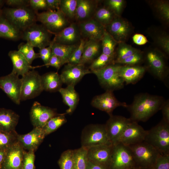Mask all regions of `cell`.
Wrapping results in <instances>:
<instances>
[{
  "instance_id": "6da1fadb",
  "label": "cell",
  "mask_w": 169,
  "mask_h": 169,
  "mask_svg": "<svg viewBox=\"0 0 169 169\" xmlns=\"http://www.w3.org/2000/svg\"><path fill=\"white\" fill-rule=\"evenodd\" d=\"M165 100L161 96L145 93L138 94L126 108L131 121L145 122L161 110Z\"/></svg>"
},
{
  "instance_id": "7a4b0ae2",
  "label": "cell",
  "mask_w": 169,
  "mask_h": 169,
  "mask_svg": "<svg viewBox=\"0 0 169 169\" xmlns=\"http://www.w3.org/2000/svg\"><path fill=\"white\" fill-rule=\"evenodd\" d=\"M145 141L156 149L162 155H169V123L163 120L147 131Z\"/></svg>"
},
{
  "instance_id": "3957f363",
  "label": "cell",
  "mask_w": 169,
  "mask_h": 169,
  "mask_svg": "<svg viewBox=\"0 0 169 169\" xmlns=\"http://www.w3.org/2000/svg\"><path fill=\"white\" fill-rule=\"evenodd\" d=\"M121 65L112 64L100 69L92 71L97 77L100 84L106 90L120 89L125 82L119 74Z\"/></svg>"
},
{
  "instance_id": "277c9868",
  "label": "cell",
  "mask_w": 169,
  "mask_h": 169,
  "mask_svg": "<svg viewBox=\"0 0 169 169\" xmlns=\"http://www.w3.org/2000/svg\"><path fill=\"white\" fill-rule=\"evenodd\" d=\"M81 142V146L87 149L99 146L112 145L108 136L105 124L87 125L82 130Z\"/></svg>"
},
{
  "instance_id": "5b68a950",
  "label": "cell",
  "mask_w": 169,
  "mask_h": 169,
  "mask_svg": "<svg viewBox=\"0 0 169 169\" xmlns=\"http://www.w3.org/2000/svg\"><path fill=\"white\" fill-rule=\"evenodd\" d=\"M128 146L132 152L137 168H151L161 155L154 147L144 141Z\"/></svg>"
},
{
  "instance_id": "8992f818",
  "label": "cell",
  "mask_w": 169,
  "mask_h": 169,
  "mask_svg": "<svg viewBox=\"0 0 169 169\" xmlns=\"http://www.w3.org/2000/svg\"><path fill=\"white\" fill-rule=\"evenodd\" d=\"M37 13L28 7L8 8L5 11L6 19L21 32L36 23Z\"/></svg>"
},
{
  "instance_id": "52a82bcc",
  "label": "cell",
  "mask_w": 169,
  "mask_h": 169,
  "mask_svg": "<svg viewBox=\"0 0 169 169\" xmlns=\"http://www.w3.org/2000/svg\"><path fill=\"white\" fill-rule=\"evenodd\" d=\"M36 16L37 21L41 22L50 33L54 34L71 23L60 9L37 13Z\"/></svg>"
},
{
  "instance_id": "ba28073f",
  "label": "cell",
  "mask_w": 169,
  "mask_h": 169,
  "mask_svg": "<svg viewBox=\"0 0 169 169\" xmlns=\"http://www.w3.org/2000/svg\"><path fill=\"white\" fill-rule=\"evenodd\" d=\"M135 168L137 167L130 147L120 143L113 145L109 169Z\"/></svg>"
},
{
  "instance_id": "9c48e42d",
  "label": "cell",
  "mask_w": 169,
  "mask_h": 169,
  "mask_svg": "<svg viewBox=\"0 0 169 169\" xmlns=\"http://www.w3.org/2000/svg\"><path fill=\"white\" fill-rule=\"evenodd\" d=\"M21 100L34 98L44 90L41 76L36 71L29 70L22 76Z\"/></svg>"
},
{
  "instance_id": "30bf717a",
  "label": "cell",
  "mask_w": 169,
  "mask_h": 169,
  "mask_svg": "<svg viewBox=\"0 0 169 169\" xmlns=\"http://www.w3.org/2000/svg\"><path fill=\"white\" fill-rule=\"evenodd\" d=\"M50 33L43 25L36 23L22 32L21 38L40 49L50 44Z\"/></svg>"
},
{
  "instance_id": "8fae6325",
  "label": "cell",
  "mask_w": 169,
  "mask_h": 169,
  "mask_svg": "<svg viewBox=\"0 0 169 169\" xmlns=\"http://www.w3.org/2000/svg\"><path fill=\"white\" fill-rule=\"evenodd\" d=\"M22 84L21 79L12 72L7 75L0 77L1 89L17 105H19L21 101Z\"/></svg>"
},
{
  "instance_id": "7c38bea8",
  "label": "cell",
  "mask_w": 169,
  "mask_h": 169,
  "mask_svg": "<svg viewBox=\"0 0 169 169\" xmlns=\"http://www.w3.org/2000/svg\"><path fill=\"white\" fill-rule=\"evenodd\" d=\"M131 121L130 118L120 115L110 116L105 126L108 138L113 145L118 143L120 136Z\"/></svg>"
},
{
  "instance_id": "4fadbf2b",
  "label": "cell",
  "mask_w": 169,
  "mask_h": 169,
  "mask_svg": "<svg viewBox=\"0 0 169 169\" xmlns=\"http://www.w3.org/2000/svg\"><path fill=\"white\" fill-rule=\"evenodd\" d=\"M91 105L95 108L106 112L109 116L113 115V111L117 107L122 106L126 108L128 105L125 103L119 101L113 91L109 90L95 96L92 100Z\"/></svg>"
},
{
  "instance_id": "5bb4252c",
  "label": "cell",
  "mask_w": 169,
  "mask_h": 169,
  "mask_svg": "<svg viewBox=\"0 0 169 169\" xmlns=\"http://www.w3.org/2000/svg\"><path fill=\"white\" fill-rule=\"evenodd\" d=\"M146 59V69L148 68L158 79L164 81L168 75V71L163 55L157 50H151L147 53Z\"/></svg>"
},
{
  "instance_id": "9a60e30c",
  "label": "cell",
  "mask_w": 169,
  "mask_h": 169,
  "mask_svg": "<svg viewBox=\"0 0 169 169\" xmlns=\"http://www.w3.org/2000/svg\"><path fill=\"white\" fill-rule=\"evenodd\" d=\"M59 114L55 109L43 106L37 101L33 103L30 112V120L34 127L40 128L50 119Z\"/></svg>"
},
{
  "instance_id": "2e32d148",
  "label": "cell",
  "mask_w": 169,
  "mask_h": 169,
  "mask_svg": "<svg viewBox=\"0 0 169 169\" xmlns=\"http://www.w3.org/2000/svg\"><path fill=\"white\" fill-rule=\"evenodd\" d=\"M92 73L91 71L86 68L84 64H67L60 76L63 83L67 85L75 86L84 76Z\"/></svg>"
},
{
  "instance_id": "e0dca14e",
  "label": "cell",
  "mask_w": 169,
  "mask_h": 169,
  "mask_svg": "<svg viewBox=\"0 0 169 169\" xmlns=\"http://www.w3.org/2000/svg\"><path fill=\"white\" fill-rule=\"evenodd\" d=\"M146 133L147 131L137 122L131 121L120 136L118 143L127 146L140 143L145 140Z\"/></svg>"
},
{
  "instance_id": "ac0fdd59",
  "label": "cell",
  "mask_w": 169,
  "mask_h": 169,
  "mask_svg": "<svg viewBox=\"0 0 169 169\" xmlns=\"http://www.w3.org/2000/svg\"><path fill=\"white\" fill-rule=\"evenodd\" d=\"M106 30L118 43L125 42L131 31L130 24L120 17H116L105 27Z\"/></svg>"
},
{
  "instance_id": "d6986e66",
  "label": "cell",
  "mask_w": 169,
  "mask_h": 169,
  "mask_svg": "<svg viewBox=\"0 0 169 169\" xmlns=\"http://www.w3.org/2000/svg\"><path fill=\"white\" fill-rule=\"evenodd\" d=\"M78 25L82 36L88 40L101 41L105 28L95 19L91 18L79 22Z\"/></svg>"
},
{
  "instance_id": "ffe728a7",
  "label": "cell",
  "mask_w": 169,
  "mask_h": 169,
  "mask_svg": "<svg viewBox=\"0 0 169 169\" xmlns=\"http://www.w3.org/2000/svg\"><path fill=\"white\" fill-rule=\"evenodd\" d=\"M24 149L18 141L7 149L1 169H22Z\"/></svg>"
},
{
  "instance_id": "44dd1931",
  "label": "cell",
  "mask_w": 169,
  "mask_h": 169,
  "mask_svg": "<svg viewBox=\"0 0 169 169\" xmlns=\"http://www.w3.org/2000/svg\"><path fill=\"white\" fill-rule=\"evenodd\" d=\"M113 146L112 145H104L87 149L88 160L109 168Z\"/></svg>"
},
{
  "instance_id": "7402d4cb",
  "label": "cell",
  "mask_w": 169,
  "mask_h": 169,
  "mask_svg": "<svg viewBox=\"0 0 169 169\" xmlns=\"http://www.w3.org/2000/svg\"><path fill=\"white\" fill-rule=\"evenodd\" d=\"M81 36L78 25L73 23L55 34L53 41L65 45H76L77 42L80 41Z\"/></svg>"
},
{
  "instance_id": "603a6c76",
  "label": "cell",
  "mask_w": 169,
  "mask_h": 169,
  "mask_svg": "<svg viewBox=\"0 0 169 169\" xmlns=\"http://www.w3.org/2000/svg\"><path fill=\"white\" fill-rule=\"evenodd\" d=\"M45 137L42 128L34 127L32 131L27 134H18V141L24 150L35 151Z\"/></svg>"
},
{
  "instance_id": "cb8c5ba5",
  "label": "cell",
  "mask_w": 169,
  "mask_h": 169,
  "mask_svg": "<svg viewBox=\"0 0 169 169\" xmlns=\"http://www.w3.org/2000/svg\"><path fill=\"white\" fill-rule=\"evenodd\" d=\"M146 69L142 66L121 65L119 74L126 84H134L142 77Z\"/></svg>"
},
{
  "instance_id": "d4e9b609",
  "label": "cell",
  "mask_w": 169,
  "mask_h": 169,
  "mask_svg": "<svg viewBox=\"0 0 169 169\" xmlns=\"http://www.w3.org/2000/svg\"><path fill=\"white\" fill-rule=\"evenodd\" d=\"M19 115L11 110L0 108V130L4 132L15 131Z\"/></svg>"
},
{
  "instance_id": "484cf974",
  "label": "cell",
  "mask_w": 169,
  "mask_h": 169,
  "mask_svg": "<svg viewBox=\"0 0 169 169\" xmlns=\"http://www.w3.org/2000/svg\"><path fill=\"white\" fill-rule=\"evenodd\" d=\"M8 55L13 64L12 72L18 76H23L32 68L31 64L18 50L11 51Z\"/></svg>"
},
{
  "instance_id": "4316f807",
  "label": "cell",
  "mask_w": 169,
  "mask_h": 169,
  "mask_svg": "<svg viewBox=\"0 0 169 169\" xmlns=\"http://www.w3.org/2000/svg\"><path fill=\"white\" fill-rule=\"evenodd\" d=\"M96 8V4L94 1L77 0L75 18L79 22L91 18Z\"/></svg>"
},
{
  "instance_id": "83f0119b",
  "label": "cell",
  "mask_w": 169,
  "mask_h": 169,
  "mask_svg": "<svg viewBox=\"0 0 169 169\" xmlns=\"http://www.w3.org/2000/svg\"><path fill=\"white\" fill-rule=\"evenodd\" d=\"M58 91L61 95L64 103L68 106L66 114H71L76 109L79 100L74 86L67 85L66 88H61Z\"/></svg>"
},
{
  "instance_id": "f1b7e54d",
  "label": "cell",
  "mask_w": 169,
  "mask_h": 169,
  "mask_svg": "<svg viewBox=\"0 0 169 169\" xmlns=\"http://www.w3.org/2000/svg\"><path fill=\"white\" fill-rule=\"evenodd\" d=\"M44 90L49 92L58 91L63 84L57 72H50L41 76Z\"/></svg>"
},
{
  "instance_id": "f546056e",
  "label": "cell",
  "mask_w": 169,
  "mask_h": 169,
  "mask_svg": "<svg viewBox=\"0 0 169 169\" xmlns=\"http://www.w3.org/2000/svg\"><path fill=\"white\" fill-rule=\"evenodd\" d=\"M101 47L100 41L88 40L85 41L82 55L79 64H85L93 61L99 54Z\"/></svg>"
},
{
  "instance_id": "4dcf8cb0",
  "label": "cell",
  "mask_w": 169,
  "mask_h": 169,
  "mask_svg": "<svg viewBox=\"0 0 169 169\" xmlns=\"http://www.w3.org/2000/svg\"><path fill=\"white\" fill-rule=\"evenodd\" d=\"M52 54L59 57L62 64H67L78 45H67L51 42Z\"/></svg>"
},
{
  "instance_id": "1f68e13d",
  "label": "cell",
  "mask_w": 169,
  "mask_h": 169,
  "mask_svg": "<svg viewBox=\"0 0 169 169\" xmlns=\"http://www.w3.org/2000/svg\"><path fill=\"white\" fill-rule=\"evenodd\" d=\"M21 32L7 19L0 18V37L13 40L21 38Z\"/></svg>"
},
{
  "instance_id": "d6a6232c",
  "label": "cell",
  "mask_w": 169,
  "mask_h": 169,
  "mask_svg": "<svg viewBox=\"0 0 169 169\" xmlns=\"http://www.w3.org/2000/svg\"><path fill=\"white\" fill-rule=\"evenodd\" d=\"M93 18L105 27L117 17L106 7L97 8L93 15Z\"/></svg>"
},
{
  "instance_id": "836d02e7",
  "label": "cell",
  "mask_w": 169,
  "mask_h": 169,
  "mask_svg": "<svg viewBox=\"0 0 169 169\" xmlns=\"http://www.w3.org/2000/svg\"><path fill=\"white\" fill-rule=\"evenodd\" d=\"M101 41L102 53L114 59L115 48L118 43L106 30Z\"/></svg>"
},
{
  "instance_id": "e575fe53",
  "label": "cell",
  "mask_w": 169,
  "mask_h": 169,
  "mask_svg": "<svg viewBox=\"0 0 169 169\" xmlns=\"http://www.w3.org/2000/svg\"><path fill=\"white\" fill-rule=\"evenodd\" d=\"M65 114H59L50 119L42 128L45 136L54 131L67 122Z\"/></svg>"
},
{
  "instance_id": "d590c367",
  "label": "cell",
  "mask_w": 169,
  "mask_h": 169,
  "mask_svg": "<svg viewBox=\"0 0 169 169\" xmlns=\"http://www.w3.org/2000/svg\"><path fill=\"white\" fill-rule=\"evenodd\" d=\"M75 169H86L88 161L87 149L81 146L73 150Z\"/></svg>"
},
{
  "instance_id": "8d00e7d4",
  "label": "cell",
  "mask_w": 169,
  "mask_h": 169,
  "mask_svg": "<svg viewBox=\"0 0 169 169\" xmlns=\"http://www.w3.org/2000/svg\"><path fill=\"white\" fill-rule=\"evenodd\" d=\"M118 44L119 46L117 51L116 58L114 61L113 64H117L131 55L140 51L138 49L126 44L125 42Z\"/></svg>"
},
{
  "instance_id": "74e56055",
  "label": "cell",
  "mask_w": 169,
  "mask_h": 169,
  "mask_svg": "<svg viewBox=\"0 0 169 169\" xmlns=\"http://www.w3.org/2000/svg\"><path fill=\"white\" fill-rule=\"evenodd\" d=\"M77 0H61L59 9L68 19L75 18Z\"/></svg>"
},
{
  "instance_id": "f35d334b",
  "label": "cell",
  "mask_w": 169,
  "mask_h": 169,
  "mask_svg": "<svg viewBox=\"0 0 169 169\" xmlns=\"http://www.w3.org/2000/svg\"><path fill=\"white\" fill-rule=\"evenodd\" d=\"M18 135L16 131L4 132L0 130V148L7 149L18 141Z\"/></svg>"
},
{
  "instance_id": "ab89813d",
  "label": "cell",
  "mask_w": 169,
  "mask_h": 169,
  "mask_svg": "<svg viewBox=\"0 0 169 169\" xmlns=\"http://www.w3.org/2000/svg\"><path fill=\"white\" fill-rule=\"evenodd\" d=\"M58 163L60 169H75L73 150H67L63 152Z\"/></svg>"
},
{
  "instance_id": "60d3db41",
  "label": "cell",
  "mask_w": 169,
  "mask_h": 169,
  "mask_svg": "<svg viewBox=\"0 0 169 169\" xmlns=\"http://www.w3.org/2000/svg\"><path fill=\"white\" fill-rule=\"evenodd\" d=\"M34 47L29 43H21L18 46V51L24 56L31 64L33 61L38 58H39L38 53H35Z\"/></svg>"
},
{
  "instance_id": "b9f144b4",
  "label": "cell",
  "mask_w": 169,
  "mask_h": 169,
  "mask_svg": "<svg viewBox=\"0 0 169 169\" xmlns=\"http://www.w3.org/2000/svg\"><path fill=\"white\" fill-rule=\"evenodd\" d=\"M114 59L102 53L96 59L94 60L89 67L91 71L100 69L113 63Z\"/></svg>"
},
{
  "instance_id": "7bdbcfd3",
  "label": "cell",
  "mask_w": 169,
  "mask_h": 169,
  "mask_svg": "<svg viewBox=\"0 0 169 169\" xmlns=\"http://www.w3.org/2000/svg\"><path fill=\"white\" fill-rule=\"evenodd\" d=\"M154 6L161 18L164 21H169V4L168 1H157Z\"/></svg>"
},
{
  "instance_id": "ee69618b",
  "label": "cell",
  "mask_w": 169,
  "mask_h": 169,
  "mask_svg": "<svg viewBox=\"0 0 169 169\" xmlns=\"http://www.w3.org/2000/svg\"><path fill=\"white\" fill-rule=\"evenodd\" d=\"M85 41L81 39L79 44L74 50L67 64H79L82 55Z\"/></svg>"
},
{
  "instance_id": "f6af8a7d",
  "label": "cell",
  "mask_w": 169,
  "mask_h": 169,
  "mask_svg": "<svg viewBox=\"0 0 169 169\" xmlns=\"http://www.w3.org/2000/svg\"><path fill=\"white\" fill-rule=\"evenodd\" d=\"M123 0H107L105 1V6L111 10L117 16L120 17L125 5Z\"/></svg>"
},
{
  "instance_id": "bcb514c9",
  "label": "cell",
  "mask_w": 169,
  "mask_h": 169,
  "mask_svg": "<svg viewBox=\"0 0 169 169\" xmlns=\"http://www.w3.org/2000/svg\"><path fill=\"white\" fill-rule=\"evenodd\" d=\"M34 151L33 150L26 151L24 150L22 169H34L35 158Z\"/></svg>"
},
{
  "instance_id": "7dc6e473",
  "label": "cell",
  "mask_w": 169,
  "mask_h": 169,
  "mask_svg": "<svg viewBox=\"0 0 169 169\" xmlns=\"http://www.w3.org/2000/svg\"><path fill=\"white\" fill-rule=\"evenodd\" d=\"M143 55L140 51L131 55L123 60L119 62L118 64L126 65H135L142 61Z\"/></svg>"
},
{
  "instance_id": "c3c4849f",
  "label": "cell",
  "mask_w": 169,
  "mask_h": 169,
  "mask_svg": "<svg viewBox=\"0 0 169 169\" xmlns=\"http://www.w3.org/2000/svg\"><path fill=\"white\" fill-rule=\"evenodd\" d=\"M156 41L160 48L167 54L169 53V38L166 34L163 33L157 36Z\"/></svg>"
},
{
  "instance_id": "681fc988",
  "label": "cell",
  "mask_w": 169,
  "mask_h": 169,
  "mask_svg": "<svg viewBox=\"0 0 169 169\" xmlns=\"http://www.w3.org/2000/svg\"><path fill=\"white\" fill-rule=\"evenodd\" d=\"M151 169H169V155H161Z\"/></svg>"
},
{
  "instance_id": "f907efd6",
  "label": "cell",
  "mask_w": 169,
  "mask_h": 169,
  "mask_svg": "<svg viewBox=\"0 0 169 169\" xmlns=\"http://www.w3.org/2000/svg\"><path fill=\"white\" fill-rule=\"evenodd\" d=\"M51 46V42L48 47L39 49L38 53L39 58L43 61L44 65L48 63L52 54Z\"/></svg>"
},
{
  "instance_id": "816d5d0a",
  "label": "cell",
  "mask_w": 169,
  "mask_h": 169,
  "mask_svg": "<svg viewBox=\"0 0 169 169\" xmlns=\"http://www.w3.org/2000/svg\"><path fill=\"white\" fill-rule=\"evenodd\" d=\"M29 6L36 12L40 9H47L46 0H30Z\"/></svg>"
},
{
  "instance_id": "f5cc1de1",
  "label": "cell",
  "mask_w": 169,
  "mask_h": 169,
  "mask_svg": "<svg viewBox=\"0 0 169 169\" xmlns=\"http://www.w3.org/2000/svg\"><path fill=\"white\" fill-rule=\"evenodd\" d=\"M63 65L60 59L55 55L52 54L47 64L44 65L47 67L51 66L59 69Z\"/></svg>"
},
{
  "instance_id": "db71d44e",
  "label": "cell",
  "mask_w": 169,
  "mask_h": 169,
  "mask_svg": "<svg viewBox=\"0 0 169 169\" xmlns=\"http://www.w3.org/2000/svg\"><path fill=\"white\" fill-rule=\"evenodd\" d=\"M6 2L7 5L14 7L15 8L28 7L29 5V0H7Z\"/></svg>"
},
{
  "instance_id": "11a10c76",
  "label": "cell",
  "mask_w": 169,
  "mask_h": 169,
  "mask_svg": "<svg viewBox=\"0 0 169 169\" xmlns=\"http://www.w3.org/2000/svg\"><path fill=\"white\" fill-rule=\"evenodd\" d=\"M163 115V120L169 123V100H165L161 110Z\"/></svg>"
},
{
  "instance_id": "9f6ffc18",
  "label": "cell",
  "mask_w": 169,
  "mask_h": 169,
  "mask_svg": "<svg viewBox=\"0 0 169 169\" xmlns=\"http://www.w3.org/2000/svg\"><path fill=\"white\" fill-rule=\"evenodd\" d=\"M133 42L136 44L138 45H143L146 44L148 42L146 38L143 35L136 33L132 37Z\"/></svg>"
},
{
  "instance_id": "6f0895ef",
  "label": "cell",
  "mask_w": 169,
  "mask_h": 169,
  "mask_svg": "<svg viewBox=\"0 0 169 169\" xmlns=\"http://www.w3.org/2000/svg\"><path fill=\"white\" fill-rule=\"evenodd\" d=\"M61 0H46L48 10H59Z\"/></svg>"
},
{
  "instance_id": "680465c9",
  "label": "cell",
  "mask_w": 169,
  "mask_h": 169,
  "mask_svg": "<svg viewBox=\"0 0 169 169\" xmlns=\"http://www.w3.org/2000/svg\"><path fill=\"white\" fill-rule=\"evenodd\" d=\"M86 169H109L106 166L96 164L88 160Z\"/></svg>"
},
{
  "instance_id": "91938a15",
  "label": "cell",
  "mask_w": 169,
  "mask_h": 169,
  "mask_svg": "<svg viewBox=\"0 0 169 169\" xmlns=\"http://www.w3.org/2000/svg\"><path fill=\"white\" fill-rule=\"evenodd\" d=\"M7 149L0 148V169H1V165L5 158Z\"/></svg>"
},
{
  "instance_id": "94428289",
  "label": "cell",
  "mask_w": 169,
  "mask_h": 169,
  "mask_svg": "<svg viewBox=\"0 0 169 169\" xmlns=\"http://www.w3.org/2000/svg\"><path fill=\"white\" fill-rule=\"evenodd\" d=\"M131 169H151V168H135Z\"/></svg>"
},
{
  "instance_id": "6125c7cd",
  "label": "cell",
  "mask_w": 169,
  "mask_h": 169,
  "mask_svg": "<svg viewBox=\"0 0 169 169\" xmlns=\"http://www.w3.org/2000/svg\"><path fill=\"white\" fill-rule=\"evenodd\" d=\"M3 3V1L2 0H0V5H1Z\"/></svg>"
},
{
  "instance_id": "be15d7a7",
  "label": "cell",
  "mask_w": 169,
  "mask_h": 169,
  "mask_svg": "<svg viewBox=\"0 0 169 169\" xmlns=\"http://www.w3.org/2000/svg\"><path fill=\"white\" fill-rule=\"evenodd\" d=\"M1 11L0 10V18H1Z\"/></svg>"
},
{
  "instance_id": "e7e4bbea",
  "label": "cell",
  "mask_w": 169,
  "mask_h": 169,
  "mask_svg": "<svg viewBox=\"0 0 169 169\" xmlns=\"http://www.w3.org/2000/svg\"><path fill=\"white\" fill-rule=\"evenodd\" d=\"M0 88L1 89V87H0Z\"/></svg>"
}]
</instances>
